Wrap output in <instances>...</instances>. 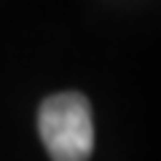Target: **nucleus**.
<instances>
[{"mask_svg": "<svg viewBox=\"0 0 161 161\" xmlns=\"http://www.w3.org/2000/svg\"><path fill=\"white\" fill-rule=\"evenodd\" d=\"M38 134L54 161H89L94 150L89 99L75 92L43 99L38 110Z\"/></svg>", "mask_w": 161, "mask_h": 161, "instance_id": "obj_1", "label": "nucleus"}]
</instances>
